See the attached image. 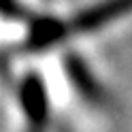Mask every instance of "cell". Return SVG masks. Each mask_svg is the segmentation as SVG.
I'll return each mask as SVG.
<instances>
[{
	"label": "cell",
	"mask_w": 132,
	"mask_h": 132,
	"mask_svg": "<svg viewBox=\"0 0 132 132\" xmlns=\"http://www.w3.org/2000/svg\"><path fill=\"white\" fill-rule=\"evenodd\" d=\"M21 104L28 117V132H45L49 119V102L38 75H28L21 85Z\"/></svg>",
	"instance_id": "cell-1"
},
{
	"label": "cell",
	"mask_w": 132,
	"mask_h": 132,
	"mask_svg": "<svg viewBox=\"0 0 132 132\" xmlns=\"http://www.w3.org/2000/svg\"><path fill=\"white\" fill-rule=\"evenodd\" d=\"M130 11H132V0H106L102 4L92 6L83 15H79L70 23V32H92V30L100 28L104 23L130 13Z\"/></svg>",
	"instance_id": "cell-2"
},
{
	"label": "cell",
	"mask_w": 132,
	"mask_h": 132,
	"mask_svg": "<svg viewBox=\"0 0 132 132\" xmlns=\"http://www.w3.org/2000/svg\"><path fill=\"white\" fill-rule=\"evenodd\" d=\"M66 70H68V75L72 79V83H75V87L87 98V100H92V102H102L104 100L102 89L98 87L94 77L89 75V70L85 68V64L81 62L77 55H68L66 57Z\"/></svg>",
	"instance_id": "cell-3"
}]
</instances>
